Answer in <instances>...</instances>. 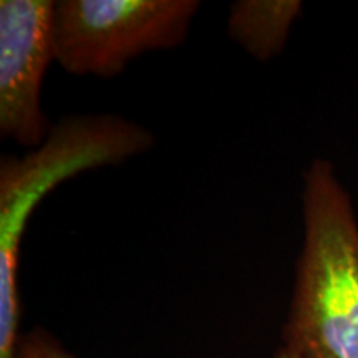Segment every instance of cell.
<instances>
[{"instance_id": "obj_6", "label": "cell", "mask_w": 358, "mask_h": 358, "mask_svg": "<svg viewBox=\"0 0 358 358\" xmlns=\"http://www.w3.org/2000/svg\"><path fill=\"white\" fill-rule=\"evenodd\" d=\"M12 358H78L55 335L45 330L43 327H35L29 332L22 334L17 342Z\"/></svg>"}, {"instance_id": "obj_7", "label": "cell", "mask_w": 358, "mask_h": 358, "mask_svg": "<svg viewBox=\"0 0 358 358\" xmlns=\"http://www.w3.org/2000/svg\"><path fill=\"white\" fill-rule=\"evenodd\" d=\"M274 358H301V357H299L295 352L290 350V348L280 345L279 348H277Z\"/></svg>"}, {"instance_id": "obj_3", "label": "cell", "mask_w": 358, "mask_h": 358, "mask_svg": "<svg viewBox=\"0 0 358 358\" xmlns=\"http://www.w3.org/2000/svg\"><path fill=\"white\" fill-rule=\"evenodd\" d=\"M198 0H60L55 62L75 77L115 78L138 57L185 42Z\"/></svg>"}, {"instance_id": "obj_2", "label": "cell", "mask_w": 358, "mask_h": 358, "mask_svg": "<svg viewBox=\"0 0 358 358\" xmlns=\"http://www.w3.org/2000/svg\"><path fill=\"white\" fill-rule=\"evenodd\" d=\"M153 134L116 115L64 118L32 153L0 161V358L20 337L19 257L27 222L52 189L88 169L116 166L153 146Z\"/></svg>"}, {"instance_id": "obj_4", "label": "cell", "mask_w": 358, "mask_h": 358, "mask_svg": "<svg viewBox=\"0 0 358 358\" xmlns=\"http://www.w3.org/2000/svg\"><path fill=\"white\" fill-rule=\"evenodd\" d=\"M52 0L0 2V134L38 148L52 131L42 110V87L55 62Z\"/></svg>"}, {"instance_id": "obj_1", "label": "cell", "mask_w": 358, "mask_h": 358, "mask_svg": "<svg viewBox=\"0 0 358 358\" xmlns=\"http://www.w3.org/2000/svg\"><path fill=\"white\" fill-rule=\"evenodd\" d=\"M303 243L282 345L301 358H358V219L334 164L303 173Z\"/></svg>"}, {"instance_id": "obj_5", "label": "cell", "mask_w": 358, "mask_h": 358, "mask_svg": "<svg viewBox=\"0 0 358 358\" xmlns=\"http://www.w3.org/2000/svg\"><path fill=\"white\" fill-rule=\"evenodd\" d=\"M302 8L301 0H239L231 6L227 32L250 57L268 62L284 50Z\"/></svg>"}]
</instances>
